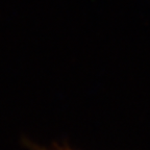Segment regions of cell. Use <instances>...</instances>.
<instances>
[{
  "mask_svg": "<svg viewBox=\"0 0 150 150\" xmlns=\"http://www.w3.org/2000/svg\"><path fill=\"white\" fill-rule=\"evenodd\" d=\"M35 150H46V149H40V148H35ZM50 150H72L69 147H56L54 149H50Z\"/></svg>",
  "mask_w": 150,
  "mask_h": 150,
  "instance_id": "cell-1",
  "label": "cell"
}]
</instances>
